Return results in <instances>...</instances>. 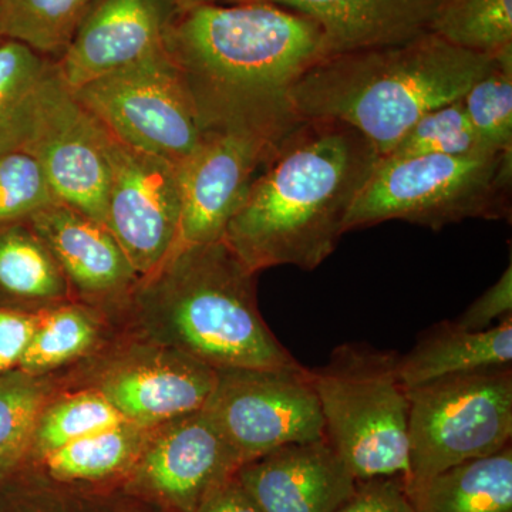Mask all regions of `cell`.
I'll list each match as a JSON object with an SVG mask.
<instances>
[{
	"instance_id": "6da1fadb",
	"label": "cell",
	"mask_w": 512,
	"mask_h": 512,
	"mask_svg": "<svg viewBox=\"0 0 512 512\" xmlns=\"http://www.w3.org/2000/svg\"><path fill=\"white\" fill-rule=\"evenodd\" d=\"M164 49L204 131L282 140L301 121L291 93L326 55L318 23L275 3L180 5Z\"/></svg>"
},
{
	"instance_id": "7a4b0ae2",
	"label": "cell",
	"mask_w": 512,
	"mask_h": 512,
	"mask_svg": "<svg viewBox=\"0 0 512 512\" xmlns=\"http://www.w3.org/2000/svg\"><path fill=\"white\" fill-rule=\"evenodd\" d=\"M379 160L348 124L302 119L252 181L222 241L255 274L285 265L315 271L346 234L350 208Z\"/></svg>"
},
{
	"instance_id": "3957f363",
	"label": "cell",
	"mask_w": 512,
	"mask_h": 512,
	"mask_svg": "<svg viewBox=\"0 0 512 512\" xmlns=\"http://www.w3.org/2000/svg\"><path fill=\"white\" fill-rule=\"evenodd\" d=\"M256 275L224 241L184 245L127 301L148 342L220 369L301 365L258 308Z\"/></svg>"
},
{
	"instance_id": "277c9868",
	"label": "cell",
	"mask_w": 512,
	"mask_h": 512,
	"mask_svg": "<svg viewBox=\"0 0 512 512\" xmlns=\"http://www.w3.org/2000/svg\"><path fill=\"white\" fill-rule=\"evenodd\" d=\"M493 60L426 33L325 57L293 86L291 99L301 119L342 121L386 157L423 114L461 99Z\"/></svg>"
},
{
	"instance_id": "5b68a950",
	"label": "cell",
	"mask_w": 512,
	"mask_h": 512,
	"mask_svg": "<svg viewBox=\"0 0 512 512\" xmlns=\"http://www.w3.org/2000/svg\"><path fill=\"white\" fill-rule=\"evenodd\" d=\"M400 355L345 343L311 370L325 421V439L356 481L406 477L409 471V390Z\"/></svg>"
},
{
	"instance_id": "8992f818",
	"label": "cell",
	"mask_w": 512,
	"mask_h": 512,
	"mask_svg": "<svg viewBox=\"0 0 512 512\" xmlns=\"http://www.w3.org/2000/svg\"><path fill=\"white\" fill-rule=\"evenodd\" d=\"M512 150L467 156L380 157L345 231L387 221L439 229L467 220H510Z\"/></svg>"
},
{
	"instance_id": "52a82bcc",
	"label": "cell",
	"mask_w": 512,
	"mask_h": 512,
	"mask_svg": "<svg viewBox=\"0 0 512 512\" xmlns=\"http://www.w3.org/2000/svg\"><path fill=\"white\" fill-rule=\"evenodd\" d=\"M404 488L511 446L512 366L444 377L409 390Z\"/></svg>"
},
{
	"instance_id": "ba28073f",
	"label": "cell",
	"mask_w": 512,
	"mask_h": 512,
	"mask_svg": "<svg viewBox=\"0 0 512 512\" xmlns=\"http://www.w3.org/2000/svg\"><path fill=\"white\" fill-rule=\"evenodd\" d=\"M72 92L110 136L128 147L177 167L200 147V121L165 49Z\"/></svg>"
},
{
	"instance_id": "9c48e42d",
	"label": "cell",
	"mask_w": 512,
	"mask_h": 512,
	"mask_svg": "<svg viewBox=\"0 0 512 512\" xmlns=\"http://www.w3.org/2000/svg\"><path fill=\"white\" fill-rule=\"evenodd\" d=\"M242 464L291 444L325 439L311 370L220 369L202 407Z\"/></svg>"
},
{
	"instance_id": "30bf717a",
	"label": "cell",
	"mask_w": 512,
	"mask_h": 512,
	"mask_svg": "<svg viewBox=\"0 0 512 512\" xmlns=\"http://www.w3.org/2000/svg\"><path fill=\"white\" fill-rule=\"evenodd\" d=\"M241 466L237 453L201 409L150 430L119 494L157 512H192Z\"/></svg>"
},
{
	"instance_id": "8fae6325",
	"label": "cell",
	"mask_w": 512,
	"mask_h": 512,
	"mask_svg": "<svg viewBox=\"0 0 512 512\" xmlns=\"http://www.w3.org/2000/svg\"><path fill=\"white\" fill-rule=\"evenodd\" d=\"M110 184L104 227L137 274L150 275L180 238L183 195L177 165L120 143L106 131Z\"/></svg>"
},
{
	"instance_id": "7c38bea8",
	"label": "cell",
	"mask_w": 512,
	"mask_h": 512,
	"mask_svg": "<svg viewBox=\"0 0 512 512\" xmlns=\"http://www.w3.org/2000/svg\"><path fill=\"white\" fill-rule=\"evenodd\" d=\"M25 151L42 165L60 204L104 225L110 184L106 130L63 82L56 62L43 83Z\"/></svg>"
},
{
	"instance_id": "4fadbf2b",
	"label": "cell",
	"mask_w": 512,
	"mask_h": 512,
	"mask_svg": "<svg viewBox=\"0 0 512 512\" xmlns=\"http://www.w3.org/2000/svg\"><path fill=\"white\" fill-rule=\"evenodd\" d=\"M279 141L248 131H204L200 147L178 167L183 215L177 248L221 241Z\"/></svg>"
},
{
	"instance_id": "5bb4252c",
	"label": "cell",
	"mask_w": 512,
	"mask_h": 512,
	"mask_svg": "<svg viewBox=\"0 0 512 512\" xmlns=\"http://www.w3.org/2000/svg\"><path fill=\"white\" fill-rule=\"evenodd\" d=\"M178 0H96L56 60L70 90L164 52Z\"/></svg>"
},
{
	"instance_id": "9a60e30c",
	"label": "cell",
	"mask_w": 512,
	"mask_h": 512,
	"mask_svg": "<svg viewBox=\"0 0 512 512\" xmlns=\"http://www.w3.org/2000/svg\"><path fill=\"white\" fill-rule=\"evenodd\" d=\"M215 380L214 367L178 350L153 345L111 366L96 390L130 423L156 427L201 410Z\"/></svg>"
},
{
	"instance_id": "2e32d148",
	"label": "cell",
	"mask_w": 512,
	"mask_h": 512,
	"mask_svg": "<svg viewBox=\"0 0 512 512\" xmlns=\"http://www.w3.org/2000/svg\"><path fill=\"white\" fill-rule=\"evenodd\" d=\"M235 477L264 512H338L357 483L326 439L278 448Z\"/></svg>"
},
{
	"instance_id": "e0dca14e",
	"label": "cell",
	"mask_w": 512,
	"mask_h": 512,
	"mask_svg": "<svg viewBox=\"0 0 512 512\" xmlns=\"http://www.w3.org/2000/svg\"><path fill=\"white\" fill-rule=\"evenodd\" d=\"M59 265L72 291L93 302H126L141 276L109 229L67 205L36 212L28 221Z\"/></svg>"
},
{
	"instance_id": "ac0fdd59",
	"label": "cell",
	"mask_w": 512,
	"mask_h": 512,
	"mask_svg": "<svg viewBox=\"0 0 512 512\" xmlns=\"http://www.w3.org/2000/svg\"><path fill=\"white\" fill-rule=\"evenodd\" d=\"M318 23L326 55L400 45L430 33L443 0H259Z\"/></svg>"
},
{
	"instance_id": "d6986e66",
	"label": "cell",
	"mask_w": 512,
	"mask_h": 512,
	"mask_svg": "<svg viewBox=\"0 0 512 512\" xmlns=\"http://www.w3.org/2000/svg\"><path fill=\"white\" fill-rule=\"evenodd\" d=\"M153 427L126 423L100 431L36 458L19 471L50 483L99 495H119Z\"/></svg>"
},
{
	"instance_id": "ffe728a7",
	"label": "cell",
	"mask_w": 512,
	"mask_h": 512,
	"mask_svg": "<svg viewBox=\"0 0 512 512\" xmlns=\"http://www.w3.org/2000/svg\"><path fill=\"white\" fill-rule=\"evenodd\" d=\"M512 316L485 330H467L456 322H441L427 330L406 355L399 372L407 390L444 377L491 367L511 366Z\"/></svg>"
},
{
	"instance_id": "44dd1931",
	"label": "cell",
	"mask_w": 512,
	"mask_h": 512,
	"mask_svg": "<svg viewBox=\"0 0 512 512\" xmlns=\"http://www.w3.org/2000/svg\"><path fill=\"white\" fill-rule=\"evenodd\" d=\"M69 284L28 222L0 225V309L43 312L67 301Z\"/></svg>"
},
{
	"instance_id": "7402d4cb",
	"label": "cell",
	"mask_w": 512,
	"mask_h": 512,
	"mask_svg": "<svg viewBox=\"0 0 512 512\" xmlns=\"http://www.w3.org/2000/svg\"><path fill=\"white\" fill-rule=\"evenodd\" d=\"M406 493L413 512H512V447L448 468Z\"/></svg>"
},
{
	"instance_id": "603a6c76",
	"label": "cell",
	"mask_w": 512,
	"mask_h": 512,
	"mask_svg": "<svg viewBox=\"0 0 512 512\" xmlns=\"http://www.w3.org/2000/svg\"><path fill=\"white\" fill-rule=\"evenodd\" d=\"M53 64L22 43L0 40V156L28 148Z\"/></svg>"
},
{
	"instance_id": "cb8c5ba5",
	"label": "cell",
	"mask_w": 512,
	"mask_h": 512,
	"mask_svg": "<svg viewBox=\"0 0 512 512\" xmlns=\"http://www.w3.org/2000/svg\"><path fill=\"white\" fill-rule=\"evenodd\" d=\"M96 0H0V37L60 59Z\"/></svg>"
},
{
	"instance_id": "d4e9b609",
	"label": "cell",
	"mask_w": 512,
	"mask_h": 512,
	"mask_svg": "<svg viewBox=\"0 0 512 512\" xmlns=\"http://www.w3.org/2000/svg\"><path fill=\"white\" fill-rule=\"evenodd\" d=\"M430 33L458 49L494 57L512 47V0H443Z\"/></svg>"
},
{
	"instance_id": "484cf974",
	"label": "cell",
	"mask_w": 512,
	"mask_h": 512,
	"mask_svg": "<svg viewBox=\"0 0 512 512\" xmlns=\"http://www.w3.org/2000/svg\"><path fill=\"white\" fill-rule=\"evenodd\" d=\"M126 421L119 410L97 390H87L52 404L47 403L37 420L29 454L23 466L57 448L100 431L113 429Z\"/></svg>"
},
{
	"instance_id": "4316f807",
	"label": "cell",
	"mask_w": 512,
	"mask_h": 512,
	"mask_svg": "<svg viewBox=\"0 0 512 512\" xmlns=\"http://www.w3.org/2000/svg\"><path fill=\"white\" fill-rule=\"evenodd\" d=\"M46 406L47 386L40 376L20 369L0 375V481L18 473L25 463Z\"/></svg>"
},
{
	"instance_id": "83f0119b",
	"label": "cell",
	"mask_w": 512,
	"mask_h": 512,
	"mask_svg": "<svg viewBox=\"0 0 512 512\" xmlns=\"http://www.w3.org/2000/svg\"><path fill=\"white\" fill-rule=\"evenodd\" d=\"M99 328L83 306L60 305L46 309L18 369L33 376L66 365L83 356L96 343Z\"/></svg>"
},
{
	"instance_id": "f1b7e54d",
	"label": "cell",
	"mask_w": 512,
	"mask_h": 512,
	"mask_svg": "<svg viewBox=\"0 0 512 512\" xmlns=\"http://www.w3.org/2000/svg\"><path fill=\"white\" fill-rule=\"evenodd\" d=\"M461 101L485 150H512V47L494 56L490 70Z\"/></svg>"
},
{
	"instance_id": "f546056e",
	"label": "cell",
	"mask_w": 512,
	"mask_h": 512,
	"mask_svg": "<svg viewBox=\"0 0 512 512\" xmlns=\"http://www.w3.org/2000/svg\"><path fill=\"white\" fill-rule=\"evenodd\" d=\"M485 151L458 99L423 114L386 157L467 156Z\"/></svg>"
},
{
	"instance_id": "4dcf8cb0",
	"label": "cell",
	"mask_w": 512,
	"mask_h": 512,
	"mask_svg": "<svg viewBox=\"0 0 512 512\" xmlns=\"http://www.w3.org/2000/svg\"><path fill=\"white\" fill-rule=\"evenodd\" d=\"M116 498L63 487L28 471L0 481V512H113Z\"/></svg>"
},
{
	"instance_id": "1f68e13d",
	"label": "cell",
	"mask_w": 512,
	"mask_h": 512,
	"mask_svg": "<svg viewBox=\"0 0 512 512\" xmlns=\"http://www.w3.org/2000/svg\"><path fill=\"white\" fill-rule=\"evenodd\" d=\"M57 198L42 165L26 151L0 156V225L28 222Z\"/></svg>"
},
{
	"instance_id": "d6a6232c",
	"label": "cell",
	"mask_w": 512,
	"mask_h": 512,
	"mask_svg": "<svg viewBox=\"0 0 512 512\" xmlns=\"http://www.w3.org/2000/svg\"><path fill=\"white\" fill-rule=\"evenodd\" d=\"M338 512H413L403 477L357 481L355 491Z\"/></svg>"
},
{
	"instance_id": "836d02e7",
	"label": "cell",
	"mask_w": 512,
	"mask_h": 512,
	"mask_svg": "<svg viewBox=\"0 0 512 512\" xmlns=\"http://www.w3.org/2000/svg\"><path fill=\"white\" fill-rule=\"evenodd\" d=\"M512 316V264H508L497 282L471 303L466 312L454 322L467 330L493 328Z\"/></svg>"
},
{
	"instance_id": "e575fe53",
	"label": "cell",
	"mask_w": 512,
	"mask_h": 512,
	"mask_svg": "<svg viewBox=\"0 0 512 512\" xmlns=\"http://www.w3.org/2000/svg\"><path fill=\"white\" fill-rule=\"evenodd\" d=\"M42 312L0 309V375L18 369L25 356Z\"/></svg>"
},
{
	"instance_id": "d590c367",
	"label": "cell",
	"mask_w": 512,
	"mask_h": 512,
	"mask_svg": "<svg viewBox=\"0 0 512 512\" xmlns=\"http://www.w3.org/2000/svg\"><path fill=\"white\" fill-rule=\"evenodd\" d=\"M192 512H264L255 501L249 497L247 491L238 483L237 477H232L222 484L218 490L207 498Z\"/></svg>"
},
{
	"instance_id": "8d00e7d4",
	"label": "cell",
	"mask_w": 512,
	"mask_h": 512,
	"mask_svg": "<svg viewBox=\"0 0 512 512\" xmlns=\"http://www.w3.org/2000/svg\"><path fill=\"white\" fill-rule=\"evenodd\" d=\"M113 512H157L148 505L140 503V501L133 500V498L124 497V495H117L114 501Z\"/></svg>"
},
{
	"instance_id": "74e56055",
	"label": "cell",
	"mask_w": 512,
	"mask_h": 512,
	"mask_svg": "<svg viewBox=\"0 0 512 512\" xmlns=\"http://www.w3.org/2000/svg\"><path fill=\"white\" fill-rule=\"evenodd\" d=\"M251 2V0H178L180 5H235V3Z\"/></svg>"
},
{
	"instance_id": "f35d334b",
	"label": "cell",
	"mask_w": 512,
	"mask_h": 512,
	"mask_svg": "<svg viewBox=\"0 0 512 512\" xmlns=\"http://www.w3.org/2000/svg\"><path fill=\"white\" fill-rule=\"evenodd\" d=\"M0 40H2V37H0Z\"/></svg>"
}]
</instances>
